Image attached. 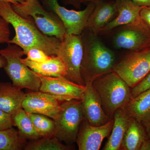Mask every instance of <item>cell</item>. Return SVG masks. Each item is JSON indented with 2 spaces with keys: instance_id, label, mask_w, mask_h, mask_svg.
I'll list each match as a JSON object with an SVG mask.
<instances>
[{
  "instance_id": "33",
  "label": "cell",
  "mask_w": 150,
  "mask_h": 150,
  "mask_svg": "<svg viewBox=\"0 0 150 150\" xmlns=\"http://www.w3.org/2000/svg\"><path fill=\"white\" fill-rule=\"evenodd\" d=\"M141 6L150 7V0H131Z\"/></svg>"
},
{
  "instance_id": "13",
  "label": "cell",
  "mask_w": 150,
  "mask_h": 150,
  "mask_svg": "<svg viewBox=\"0 0 150 150\" xmlns=\"http://www.w3.org/2000/svg\"><path fill=\"white\" fill-rule=\"evenodd\" d=\"M61 104L54 97L39 91L26 93L22 108L28 113L42 114L54 120L61 109Z\"/></svg>"
},
{
  "instance_id": "35",
  "label": "cell",
  "mask_w": 150,
  "mask_h": 150,
  "mask_svg": "<svg viewBox=\"0 0 150 150\" xmlns=\"http://www.w3.org/2000/svg\"><path fill=\"white\" fill-rule=\"evenodd\" d=\"M0 1L10 3L11 4H18V3L23 2L25 0H0Z\"/></svg>"
},
{
  "instance_id": "18",
  "label": "cell",
  "mask_w": 150,
  "mask_h": 150,
  "mask_svg": "<svg viewBox=\"0 0 150 150\" xmlns=\"http://www.w3.org/2000/svg\"><path fill=\"white\" fill-rule=\"evenodd\" d=\"M113 118V127L103 148L104 150H120L122 140L131 119L123 108L116 110Z\"/></svg>"
},
{
  "instance_id": "23",
  "label": "cell",
  "mask_w": 150,
  "mask_h": 150,
  "mask_svg": "<svg viewBox=\"0 0 150 150\" xmlns=\"http://www.w3.org/2000/svg\"><path fill=\"white\" fill-rule=\"evenodd\" d=\"M25 138L13 128L0 130V150H20L24 149Z\"/></svg>"
},
{
  "instance_id": "24",
  "label": "cell",
  "mask_w": 150,
  "mask_h": 150,
  "mask_svg": "<svg viewBox=\"0 0 150 150\" xmlns=\"http://www.w3.org/2000/svg\"><path fill=\"white\" fill-rule=\"evenodd\" d=\"M72 149L70 145H64L54 135L32 140L24 148L25 150H69Z\"/></svg>"
},
{
  "instance_id": "28",
  "label": "cell",
  "mask_w": 150,
  "mask_h": 150,
  "mask_svg": "<svg viewBox=\"0 0 150 150\" xmlns=\"http://www.w3.org/2000/svg\"><path fill=\"white\" fill-rule=\"evenodd\" d=\"M150 88V71L141 82L131 90L132 98Z\"/></svg>"
},
{
  "instance_id": "27",
  "label": "cell",
  "mask_w": 150,
  "mask_h": 150,
  "mask_svg": "<svg viewBox=\"0 0 150 150\" xmlns=\"http://www.w3.org/2000/svg\"><path fill=\"white\" fill-rule=\"evenodd\" d=\"M9 23L0 16V43H8L10 40Z\"/></svg>"
},
{
  "instance_id": "37",
  "label": "cell",
  "mask_w": 150,
  "mask_h": 150,
  "mask_svg": "<svg viewBox=\"0 0 150 150\" xmlns=\"http://www.w3.org/2000/svg\"><path fill=\"white\" fill-rule=\"evenodd\" d=\"M103 1H108V0H82V4H86L89 3H94L96 4L98 2Z\"/></svg>"
},
{
  "instance_id": "9",
  "label": "cell",
  "mask_w": 150,
  "mask_h": 150,
  "mask_svg": "<svg viewBox=\"0 0 150 150\" xmlns=\"http://www.w3.org/2000/svg\"><path fill=\"white\" fill-rule=\"evenodd\" d=\"M57 56L66 66V77L81 86H86L81 73L83 56V47L81 35L66 34L61 41Z\"/></svg>"
},
{
  "instance_id": "3",
  "label": "cell",
  "mask_w": 150,
  "mask_h": 150,
  "mask_svg": "<svg viewBox=\"0 0 150 150\" xmlns=\"http://www.w3.org/2000/svg\"><path fill=\"white\" fill-rule=\"evenodd\" d=\"M101 100L103 110L110 119L132 98V88L115 72L97 78L92 83Z\"/></svg>"
},
{
  "instance_id": "34",
  "label": "cell",
  "mask_w": 150,
  "mask_h": 150,
  "mask_svg": "<svg viewBox=\"0 0 150 150\" xmlns=\"http://www.w3.org/2000/svg\"><path fill=\"white\" fill-rule=\"evenodd\" d=\"M140 150H150V140L149 138L145 140L141 146Z\"/></svg>"
},
{
  "instance_id": "32",
  "label": "cell",
  "mask_w": 150,
  "mask_h": 150,
  "mask_svg": "<svg viewBox=\"0 0 150 150\" xmlns=\"http://www.w3.org/2000/svg\"><path fill=\"white\" fill-rule=\"evenodd\" d=\"M150 140V113L142 121Z\"/></svg>"
},
{
  "instance_id": "16",
  "label": "cell",
  "mask_w": 150,
  "mask_h": 150,
  "mask_svg": "<svg viewBox=\"0 0 150 150\" xmlns=\"http://www.w3.org/2000/svg\"><path fill=\"white\" fill-rule=\"evenodd\" d=\"M95 4L85 28L99 35L101 30L116 16L117 9L115 0L100 1Z\"/></svg>"
},
{
  "instance_id": "7",
  "label": "cell",
  "mask_w": 150,
  "mask_h": 150,
  "mask_svg": "<svg viewBox=\"0 0 150 150\" xmlns=\"http://www.w3.org/2000/svg\"><path fill=\"white\" fill-rule=\"evenodd\" d=\"M150 71V45L128 51L117 61L113 69L131 88L139 83Z\"/></svg>"
},
{
  "instance_id": "21",
  "label": "cell",
  "mask_w": 150,
  "mask_h": 150,
  "mask_svg": "<svg viewBox=\"0 0 150 150\" xmlns=\"http://www.w3.org/2000/svg\"><path fill=\"white\" fill-rule=\"evenodd\" d=\"M123 108L130 117L142 122L150 113V88L131 98Z\"/></svg>"
},
{
  "instance_id": "1",
  "label": "cell",
  "mask_w": 150,
  "mask_h": 150,
  "mask_svg": "<svg viewBox=\"0 0 150 150\" xmlns=\"http://www.w3.org/2000/svg\"><path fill=\"white\" fill-rule=\"evenodd\" d=\"M0 16L12 25L15 32L9 43L19 46L25 55L31 48H37L49 56H57L61 40L44 34L31 17H23L16 12L11 3L0 1Z\"/></svg>"
},
{
  "instance_id": "17",
  "label": "cell",
  "mask_w": 150,
  "mask_h": 150,
  "mask_svg": "<svg viewBox=\"0 0 150 150\" xmlns=\"http://www.w3.org/2000/svg\"><path fill=\"white\" fill-rule=\"evenodd\" d=\"M26 93L8 82H0V109L13 115L22 108Z\"/></svg>"
},
{
  "instance_id": "10",
  "label": "cell",
  "mask_w": 150,
  "mask_h": 150,
  "mask_svg": "<svg viewBox=\"0 0 150 150\" xmlns=\"http://www.w3.org/2000/svg\"><path fill=\"white\" fill-rule=\"evenodd\" d=\"M46 9L56 14L63 22L67 34L80 35L85 28L96 4L89 3L84 9L76 11L68 9L60 5L59 0H39Z\"/></svg>"
},
{
  "instance_id": "14",
  "label": "cell",
  "mask_w": 150,
  "mask_h": 150,
  "mask_svg": "<svg viewBox=\"0 0 150 150\" xmlns=\"http://www.w3.org/2000/svg\"><path fill=\"white\" fill-rule=\"evenodd\" d=\"M86 86L81 100L84 118L93 126L104 125L111 119L103 110L99 96L92 84L86 85Z\"/></svg>"
},
{
  "instance_id": "36",
  "label": "cell",
  "mask_w": 150,
  "mask_h": 150,
  "mask_svg": "<svg viewBox=\"0 0 150 150\" xmlns=\"http://www.w3.org/2000/svg\"><path fill=\"white\" fill-rule=\"evenodd\" d=\"M5 64V59L0 54V69L4 68Z\"/></svg>"
},
{
  "instance_id": "11",
  "label": "cell",
  "mask_w": 150,
  "mask_h": 150,
  "mask_svg": "<svg viewBox=\"0 0 150 150\" xmlns=\"http://www.w3.org/2000/svg\"><path fill=\"white\" fill-rule=\"evenodd\" d=\"M40 86L39 91L52 96L59 101L82 100L86 86L74 82L66 77H48L37 73Z\"/></svg>"
},
{
  "instance_id": "31",
  "label": "cell",
  "mask_w": 150,
  "mask_h": 150,
  "mask_svg": "<svg viewBox=\"0 0 150 150\" xmlns=\"http://www.w3.org/2000/svg\"><path fill=\"white\" fill-rule=\"evenodd\" d=\"M62 3L67 5L72 6L77 9H80L82 0H61Z\"/></svg>"
},
{
  "instance_id": "8",
  "label": "cell",
  "mask_w": 150,
  "mask_h": 150,
  "mask_svg": "<svg viewBox=\"0 0 150 150\" xmlns=\"http://www.w3.org/2000/svg\"><path fill=\"white\" fill-rule=\"evenodd\" d=\"M107 35L116 49L135 51L150 45V28L143 19L116 28Z\"/></svg>"
},
{
  "instance_id": "30",
  "label": "cell",
  "mask_w": 150,
  "mask_h": 150,
  "mask_svg": "<svg viewBox=\"0 0 150 150\" xmlns=\"http://www.w3.org/2000/svg\"><path fill=\"white\" fill-rule=\"evenodd\" d=\"M140 16L143 20L150 28V7H143L140 12Z\"/></svg>"
},
{
  "instance_id": "12",
  "label": "cell",
  "mask_w": 150,
  "mask_h": 150,
  "mask_svg": "<svg viewBox=\"0 0 150 150\" xmlns=\"http://www.w3.org/2000/svg\"><path fill=\"white\" fill-rule=\"evenodd\" d=\"M114 119L100 126L91 125L84 118L81 123L76 142L79 150H98L103 140L109 137L112 127Z\"/></svg>"
},
{
  "instance_id": "29",
  "label": "cell",
  "mask_w": 150,
  "mask_h": 150,
  "mask_svg": "<svg viewBox=\"0 0 150 150\" xmlns=\"http://www.w3.org/2000/svg\"><path fill=\"white\" fill-rule=\"evenodd\" d=\"M13 126L12 115L0 109V130L11 129Z\"/></svg>"
},
{
  "instance_id": "22",
  "label": "cell",
  "mask_w": 150,
  "mask_h": 150,
  "mask_svg": "<svg viewBox=\"0 0 150 150\" xmlns=\"http://www.w3.org/2000/svg\"><path fill=\"white\" fill-rule=\"evenodd\" d=\"M12 117L14 126H16L20 134L25 139L35 140L41 138L27 112L23 108L18 110Z\"/></svg>"
},
{
  "instance_id": "2",
  "label": "cell",
  "mask_w": 150,
  "mask_h": 150,
  "mask_svg": "<svg viewBox=\"0 0 150 150\" xmlns=\"http://www.w3.org/2000/svg\"><path fill=\"white\" fill-rule=\"evenodd\" d=\"M81 35L83 47L81 73L86 86L112 71L118 61L115 52L105 45L99 35L86 28Z\"/></svg>"
},
{
  "instance_id": "20",
  "label": "cell",
  "mask_w": 150,
  "mask_h": 150,
  "mask_svg": "<svg viewBox=\"0 0 150 150\" xmlns=\"http://www.w3.org/2000/svg\"><path fill=\"white\" fill-rule=\"evenodd\" d=\"M149 138L142 122L131 118L120 147V150H140L145 140Z\"/></svg>"
},
{
  "instance_id": "25",
  "label": "cell",
  "mask_w": 150,
  "mask_h": 150,
  "mask_svg": "<svg viewBox=\"0 0 150 150\" xmlns=\"http://www.w3.org/2000/svg\"><path fill=\"white\" fill-rule=\"evenodd\" d=\"M27 113L41 138L54 135L55 122L54 119L42 114Z\"/></svg>"
},
{
  "instance_id": "5",
  "label": "cell",
  "mask_w": 150,
  "mask_h": 150,
  "mask_svg": "<svg viewBox=\"0 0 150 150\" xmlns=\"http://www.w3.org/2000/svg\"><path fill=\"white\" fill-rule=\"evenodd\" d=\"M14 11L23 17H31L43 33L62 41L67 34L63 22L56 14L45 8L39 0H25L11 4Z\"/></svg>"
},
{
  "instance_id": "26",
  "label": "cell",
  "mask_w": 150,
  "mask_h": 150,
  "mask_svg": "<svg viewBox=\"0 0 150 150\" xmlns=\"http://www.w3.org/2000/svg\"><path fill=\"white\" fill-rule=\"evenodd\" d=\"M25 55L26 59L32 62L41 63L46 62L51 59V56H49L43 50L39 48H31L28 51Z\"/></svg>"
},
{
  "instance_id": "6",
  "label": "cell",
  "mask_w": 150,
  "mask_h": 150,
  "mask_svg": "<svg viewBox=\"0 0 150 150\" xmlns=\"http://www.w3.org/2000/svg\"><path fill=\"white\" fill-rule=\"evenodd\" d=\"M54 119V135L61 142L70 145L76 142L81 123L84 119L81 100L62 101Z\"/></svg>"
},
{
  "instance_id": "4",
  "label": "cell",
  "mask_w": 150,
  "mask_h": 150,
  "mask_svg": "<svg viewBox=\"0 0 150 150\" xmlns=\"http://www.w3.org/2000/svg\"><path fill=\"white\" fill-rule=\"evenodd\" d=\"M0 54L5 58L4 67L6 74L18 88L39 91L40 86L39 78L21 61L25 55L21 48L12 43H8L5 48L0 50Z\"/></svg>"
},
{
  "instance_id": "15",
  "label": "cell",
  "mask_w": 150,
  "mask_h": 150,
  "mask_svg": "<svg viewBox=\"0 0 150 150\" xmlns=\"http://www.w3.org/2000/svg\"><path fill=\"white\" fill-rule=\"evenodd\" d=\"M117 16L100 32L99 36L106 35L112 30L122 25L139 22L142 20L140 12L143 6L131 0H115Z\"/></svg>"
},
{
  "instance_id": "19",
  "label": "cell",
  "mask_w": 150,
  "mask_h": 150,
  "mask_svg": "<svg viewBox=\"0 0 150 150\" xmlns=\"http://www.w3.org/2000/svg\"><path fill=\"white\" fill-rule=\"evenodd\" d=\"M22 62L35 72L48 77H66L67 69L64 62L57 56H51L46 62L38 63L26 58L21 59Z\"/></svg>"
}]
</instances>
